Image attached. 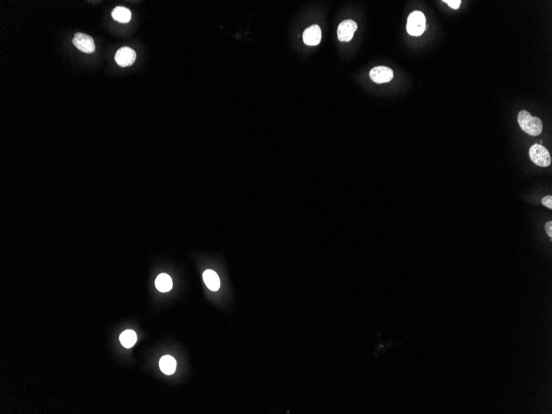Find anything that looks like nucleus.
I'll return each mask as SVG.
<instances>
[{
  "label": "nucleus",
  "mask_w": 552,
  "mask_h": 414,
  "mask_svg": "<svg viewBox=\"0 0 552 414\" xmlns=\"http://www.w3.org/2000/svg\"><path fill=\"white\" fill-rule=\"evenodd\" d=\"M517 121L520 127L531 136H538L542 132L543 124L541 119L531 115L530 113L526 110L520 112Z\"/></svg>",
  "instance_id": "f257e3e1"
},
{
  "label": "nucleus",
  "mask_w": 552,
  "mask_h": 414,
  "mask_svg": "<svg viewBox=\"0 0 552 414\" xmlns=\"http://www.w3.org/2000/svg\"><path fill=\"white\" fill-rule=\"evenodd\" d=\"M426 28V18L421 11L412 12L408 18L407 31L411 36H421Z\"/></svg>",
  "instance_id": "f03ea898"
},
{
  "label": "nucleus",
  "mask_w": 552,
  "mask_h": 414,
  "mask_svg": "<svg viewBox=\"0 0 552 414\" xmlns=\"http://www.w3.org/2000/svg\"><path fill=\"white\" fill-rule=\"evenodd\" d=\"M532 162L541 167H547L552 163V158L550 156L549 151L545 148L543 145L540 144H534L529 150Z\"/></svg>",
  "instance_id": "7ed1b4c3"
},
{
  "label": "nucleus",
  "mask_w": 552,
  "mask_h": 414,
  "mask_svg": "<svg viewBox=\"0 0 552 414\" xmlns=\"http://www.w3.org/2000/svg\"><path fill=\"white\" fill-rule=\"evenodd\" d=\"M73 44L78 50H80V52L87 54H91L95 51V45L93 39L85 33H75L73 39Z\"/></svg>",
  "instance_id": "20e7f679"
},
{
  "label": "nucleus",
  "mask_w": 552,
  "mask_h": 414,
  "mask_svg": "<svg viewBox=\"0 0 552 414\" xmlns=\"http://www.w3.org/2000/svg\"><path fill=\"white\" fill-rule=\"evenodd\" d=\"M357 30V24L353 20H345L338 26V36L339 41H350L353 38L354 33Z\"/></svg>",
  "instance_id": "39448f33"
},
{
  "label": "nucleus",
  "mask_w": 552,
  "mask_h": 414,
  "mask_svg": "<svg viewBox=\"0 0 552 414\" xmlns=\"http://www.w3.org/2000/svg\"><path fill=\"white\" fill-rule=\"evenodd\" d=\"M370 77L374 82L377 84L390 82L393 78V72L386 66H377L371 70Z\"/></svg>",
  "instance_id": "423d86ee"
},
{
  "label": "nucleus",
  "mask_w": 552,
  "mask_h": 414,
  "mask_svg": "<svg viewBox=\"0 0 552 414\" xmlns=\"http://www.w3.org/2000/svg\"><path fill=\"white\" fill-rule=\"evenodd\" d=\"M137 55L130 47H122L116 53L115 61L121 67L132 66L134 63Z\"/></svg>",
  "instance_id": "0eeeda50"
},
{
  "label": "nucleus",
  "mask_w": 552,
  "mask_h": 414,
  "mask_svg": "<svg viewBox=\"0 0 552 414\" xmlns=\"http://www.w3.org/2000/svg\"><path fill=\"white\" fill-rule=\"evenodd\" d=\"M303 41L308 46H317L320 43L321 39V29L319 25H313L307 28L303 35Z\"/></svg>",
  "instance_id": "6e6552de"
},
{
  "label": "nucleus",
  "mask_w": 552,
  "mask_h": 414,
  "mask_svg": "<svg viewBox=\"0 0 552 414\" xmlns=\"http://www.w3.org/2000/svg\"><path fill=\"white\" fill-rule=\"evenodd\" d=\"M203 281L207 287L212 291H217L220 288V280L216 272L212 270H207L203 272Z\"/></svg>",
  "instance_id": "1a4fd4ad"
},
{
  "label": "nucleus",
  "mask_w": 552,
  "mask_h": 414,
  "mask_svg": "<svg viewBox=\"0 0 552 414\" xmlns=\"http://www.w3.org/2000/svg\"><path fill=\"white\" fill-rule=\"evenodd\" d=\"M160 369L163 373L171 376L176 370V360L171 356H165L160 360Z\"/></svg>",
  "instance_id": "9d476101"
},
{
  "label": "nucleus",
  "mask_w": 552,
  "mask_h": 414,
  "mask_svg": "<svg viewBox=\"0 0 552 414\" xmlns=\"http://www.w3.org/2000/svg\"><path fill=\"white\" fill-rule=\"evenodd\" d=\"M112 17L113 19L118 22L121 23H126L129 22L131 18H132V14L129 9H127L124 7L118 6L116 7L112 12Z\"/></svg>",
  "instance_id": "9b49d317"
},
{
  "label": "nucleus",
  "mask_w": 552,
  "mask_h": 414,
  "mask_svg": "<svg viewBox=\"0 0 552 414\" xmlns=\"http://www.w3.org/2000/svg\"><path fill=\"white\" fill-rule=\"evenodd\" d=\"M155 284H156V287H157V289L160 292H162V293H165V292L171 290L172 286H173L171 276H169L167 274H159L157 276Z\"/></svg>",
  "instance_id": "f8f14e48"
},
{
  "label": "nucleus",
  "mask_w": 552,
  "mask_h": 414,
  "mask_svg": "<svg viewBox=\"0 0 552 414\" xmlns=\"http://www.w3.org/2000/svg\"><path fill=\"white\" fill-rule=\"evenodd\" d=\"M119 340H120V342L124 347L131 348L134 346L135 343L137 342L138 337H137V333L134 331L126 330L120 335Z\"/></svg>",
  "instance_id": "ddd939ff"
},
{
  "label": "nucleus",
  "mask_w": 552,
  "mask_h": 414,
  "mask_svg": "<svg viewBox=\"0 0 552 414\" xmlns=\"http://www.w3.org/2000/svg\"><path fill=\"white\" fill-rule=\"evenodd\" d=\"M443 2L447 3L448 5L450 6L451 8H453V9H458L461 4H462V1H461V0H444Z\"/></svg>",
  "instance_id": "4468645a"
},
{
  "label": "nucleus",
  "mask_w": 552,
  "mask_h": 414,
  "mask_svg": "<svg viewBox=\"0 0 552 414\" xmlns=\"http://www.w3.org/2000/svg\"><path fill=\"white\" fill-rule=\"evenodd\" d=\"M542 204H543V205H544L545 207H547V208H548V209H552V196H551V195H548V196H546V197L543 198V199H542Z\"/></svg>",
  "instance_id": "2eb2a0df"
},
{
  "label": "nucleus",
  "mask_w": 552,
  "mask_h": 414,
  "mask_svg": "<svg viewBox=\"0 0 552 414\" xmlns=\"http://www.w3.org/2000/svg\"><path fill=\"white\" fill-rule=\"evenodd\" d=\"M545 229H546V232H547V235H548V236H549L550 237H552V221H550V222H547V223H546V225H545Z\"/></svg>",
  "instance_id": "dca6fc26"
}]
</instances>
